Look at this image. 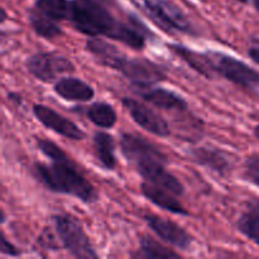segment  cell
I'll return each mask as SVG.
<instances>
[{"label":"cell","instance_id":"4","mask_svg":"<svg viewBox=\"0 0 259 259\" xmlns=\"http://www.w3.org/2000/svg\"><path fill=\"white\" fill-rule=\"evenodd\" d=\"M159 29L168 34L199 35L187 15L169 0H131Z\"/></svg>","mask_w":259,"mask_h":259},{"label":"cell","instance_id":"10","mask_svg":"<svg viewBox=\"0 0 259 259\" xmlns=\"http://www.w3.org/2000/svg\"><path fill=\"white\" fill-rule=\"evenodd\" d=\"M143 220L147 227L164 243L180 250H190L194 243V238L177 223L154 214H146Z\"/></svg>","mask_w":259,"mask_h":259},{"label":"cell","instance_id":"13","mask_svg":"<svg viewBox=\"0 0 259 259\" xmlns=\"http://www.w3.org/2000/svg\"><path fill=\"white\" fill-rule=\"evenodd\" d=\"M134 93L141 96L144 101L149 103L156 108L167 111H186L189 110L187 101L175 91L164 88H158L156 85L151 86H132Z\"/></svg>","mask_w":259,"mask_h":259},{"label":"cell","instance_id":"9","mask_svg":"<svg viewBox=\"0 0 259 259\" xmlns=\"http://www.w3.org/2000/svg\"><path fill=\"white\" fill-rule=\"evenodd\" d=\"M121 105L125 108L134 123L138 124L148 133L159 137V138H167L172 134V129L168 121L158 113H156L153 109L142 104L141 101L125 96L121 99Z\"/></svg>","mask_w":259,"mask_h":259},{"label":"cell","instance_id":"7","mask_svg":"<svg viewBox=\"0 0 259 259\" xmlns=\"http://www.w3.org/2000/svg\"><path fill=\"white\" fill-rule=\"evenodd\" d=\"M25 68L37 80L51 83L60 76L73 73L75 65L66 56L56 52H38L25 60Z\"/></svg>","mask_w":259,"mask_h":259},{"label":"cell","instance_id":"24","mask_svg":"<svg viewBox=\"0 0 259 259\" xmlns=\"http://www.w3.org/2000/svg\"><path fill=\"white\" fill-rule=\"evenodd\" d=\"M37 148L43 156L47 157L50 161H56V159H61L67 157L66 152L61 149L55 142L50 141V139H37Z\"/></svg>","mask_w":259,"mask_h":259},{"label":"cell","instance_id":"17","mask_svg":"<svg viewBox=\"0 0 259 259\" xmlns=\"http://www.w3.org/2000/svg\"><path fill=\"white\" fill-rule=\"evenodd\" d=\"M94 153L99 164L106 171H113L116 167L115 142L113 136L105 132H96L93 138Z\"/></svg>","mask_w":259,"mask_h":259},{"label":"cell","instance_id":"14","mask_svg":"<svg viewBox=\"0 0 259 259\" xmlns=\"http://www.w3.org/2000/svg\"><path fill=\"white\" fill-rule=\"evenodd\" d=\"M141 192L149 202H152L164 211H168L175 215H182V217H189L190 215L189 210L179 200V196L172 194L168 190L144 181L141 184Z\"/></svg>","mask_w":259,"mask_h":259},{"label":"cell","instance_id":"31","mask_svg":"<svg viewBox=\"0 0 259 259\" xmlns=\"http://www.w3.org/2000/svg\"><path fill=\"white\" fill-rule=\"evenodd\" d=\"M254 137L257 138V141L259 142V124L254 128Z\"/></svg>","mask_w":259,"mask_h":259},{"label":"cell","instance_id":"19","mask_svg":"<svg viewBox=\"0 0 259 259\" xmlns=\"http://www.w3.org/2000/svg\"><path fill=\"white\" fill-rule=\"evenodd\" d=\"M28 22H29L33 32L39 35L40 38H45V39H55V38L63 34V30L58 25V22L42 14L33 7L28 12Z\"/></svg>","mask_w":259,"mask_h":259},{"label":"cell","instance_id":"5","mask_svg":"<svg viewBox=\"0 0 259 259\" xmlns=\"http://www.w3.org/2000/svg\"><path fill=\"white\" fill-rule=\"evenodd\" d=\"M52 223L61 245L72 257L80 259L99 258V254L91 244L90 238L88 237L77 218L67 212H62L53 215Z\"/></svg>","mask_w":259,"mask_h":259},{"label":"cell","instance_id":"1","mask_svg":"<svg viewBox=\"0 0 259 259\" xmlns=\"http://www.w3.org/2000/svg\"><path fill=\"white\" fill-rule=\"evenodd\" d=\"M71 17L68 22L77 32L89 37H106L120 42L133 50L146 48L152 34L146 25L129 15L128 20L118 19L101 0H71Z\"/></svg>","mask_w":259,"mask_h":259},{"label":"cell","instance_id":"25","mask_svg":"<svg viewBox=\"0 0 259 259\" xmlns=\"http://www.w3.org/2000/svg\"><path fill=\"white\" fill-rule=\"evenodd\" d=\"M0 253L2 255H7V257H19L20 250L15 247L14 244L8 240V238L5 237L4 233H2V244H0Z\"/></svg>","mask_w":259,"mask_h":259},{"label":"cell","instance_id":"30","mask_svg":"<svg viewBox=\"0 0 259 259\" xmlns=\"http://www.w3.org/2000/svg\"><path fill=\"white\" fill-rule=\"evenodd\" d=\"M7 18H8L7 12H5V9L3 8V9H2V23H4L5 20H7Z\"/></svg>","mask_w":259,"mask_h":259},{"label":"cell","instance_id":"6","mask_svg":"<svg viewBox=\"0 0 259 259\" xmlns=\"http://www.w3.org/2000/svg\"><path fill=\"white\" fill-rule=\"evenodd\" d=\"M210 58L212 73L222 76L229 82L248 89V90H259V71L250 67L243 61L215 51H207Z\"/></svg>","mask_w":259,"mask_h":259},{"label":"cell","instance_id":"23","mask_svg":"<svg viewBox=\"0 0 259 259\" xmlns=\"http://www.w3.org/2000/svg\"><path fill=\"white\" fill-rule=\"evenodd\" d=\"M243 179L249 184L259 187V153L247 157L243 168Z\"/></svg>","mask_w":259,"mask_h":259},{"label":"cell","instance_id":"22","mask_svg":"<svg viewBox=\"0 0 259 259\" xmlns=\"http://www.w3.org/2000/svg\"><path fill=\"white\" fill-rule=\"evenodd\" d=\"M33 8L56 22H62V20H70L72 2L71 0H35Z\"/></svg>","mask_w":259,"mask_h":259},{"label":"cell","instance_id":"8","mask_svg":"<svg viewBox=\"0 0 259 259\" xmlns=\"http://www.w3.org/2000/svg\"><path fill=\"white\" fill-rule=\"evenodd\" d=\"M121 153L124 158L134 167H141L144 164L163 162L168 163V157L152 142L136 133H121L120 139Z\"/></svg>","mask_w":259,"mask_h":259},{"label":"cell","instance_id":"20","mask_svg":"<svg viewBox=\"0 0 259 259\" xmlns=\"http://www.w3.org/2000/svg\"><path fill=\"white\" fill-rule=\"evenodd\" d=\"M86 116L94 125L103 129H110L115 126L118 121V114L113 105L105 101H98L89 105L85 110Z\"/></svg>","mask_w":259,"mask_h":259},{"label":"cell","instance_id":"16","mask_svg":"<svg viewBox=\"0 0 259 259\" xmlns=\"http://www.w3.org/2000/svg\"><path fill=\"white\" fill-rule=\"evenodd\" d=\"M167 47L172 53H175L177 57L181 58L186 65L190 66V68L196 71L197 73H200V75L206 78H214V73H212L207 52H197V51L190 50L186 46L179 45V43H168Z\"/></svg>","mask_w":259,"mask_h":259},{"label":"cell","instance_id":"15","mask_svg":"<svg viewBox=\"0 0 259 259\" xmlns=\"http://www.w3.org/2000/svg\"><path fill=\"white\" fill-rule=\"evenodd\" d=\"M53 91L66 101H76V103H86L95 98V90L91 85L77 77L58 78L53 86Z\"/></svg>","mask_w":259,"mask_h":259},{"label":"cell","instance_id":"29","mask_svg":"<svg viewBox=\"0 0 259 259\" xmlns=\"http://www.w3.org/2000/svg\"><path fill=\"white\" fill-rule=\"evenodd\" d=\"M252 4L254 7V9L257 10V13L259 14V0H252Z\"/></svg>","mask_w":259,"mask_h":259},{"label":"cell","instance_id":"3","mask_svg":"<svg viewBox=\"0 0 259 259\" xmlns=\"http://www.w3.org/2000/svg\"><path fill=\"white\" fill-rule=\"evenodd\" d=\"M32 174L48 191L72 196L88 205L99 201L98 190L68 156L51 161L50 164L35 162L32 167Z\"/></svg>","mask_w":259,"mask_h":259},{"label":"cell","instance_id":"28","mask_svg":"<svg viewBox=\"0 0 259 259\" xmlns=\"http://www.w3.org/2000/svg\"><path fill=\"white\" fill-rule=\"evenodd\" d=\"M8 99H9L10 101H13V103L17 104V105H22V104H23L22 96H19L18 94L9 93V94H8Z\"/></svg>","mask_w":259,"mask_h":259},{"label":"cell","instance_id":"18","mask_svg":"<svg viewBox=\"0 0 259 259\" xmlns=\"http://www.w3.org/2000/svg\"><path fill=\"white\" fill-rule=\"evenodd\" d=\"M237 228L240 234L259 247V197L247 202V207L237 220Z\"/></svg>","mask_w":259,"mask_h":259},{"label":"cell","instance_id":"2","mask_svg":"<svg viewBox=\"0 0 259 259\" xmlns=\"http://www.w3.org/2000/svg\"><path fill=\"white\" fill-rule=\"evenodd\" d=\"M86 51L99 65L128 78L132 86H151L167 80V68L161 63L144 57L129 58L115 46L99 37H90L86 40Z\"/></svg>","mask_w":259,"mask_h":259},{"label":"cell","instance_id":"21","mask_svg":"<svg viewBox=\"0 0 259 259\" xmlns=\"http://www.w3.org/2000/svg\"><path fill=\"white\" fill-rule=\"evenodd\" d=\"M134 258L141 259H154V258H180L179 253L175 250L169 249V248L164 247L159 242H157L154 238L149 237V235H143L139 239V248L136 253L132 254Z\"/></svg>","mask_w":259,"mask_h":259},{"label":"cell","instance_id":"11","mask_svg":"<svg viewBox=\"0 0 259 259\" xmlns=\"http://www.w3.org/2000/svg\"><path fill=\"white\" fill-rule=\"evenodd\" d=\"M32 111L34 114L35 119L42 125L57 133L58 136L65 137V138L71 139V141H82V139L86 138L85 132L81 131L77 124L73 123L71 119L61 115L60 113H57L53 109L43 105V104H34Z\"/></svg>","mask_w":259,"mask_h":259},{"label":"cell","instance_id":"26","mask_svg":"<svg viewBox=\"0 0 259 259\" xmlns=\"http://www.w3.org/2000/svg\"><path fill=\"white\" fill-rule=\"evenodd\" d=\"M39 243H40V245L48 248V249L57 250V248H58V244L55 242L52 234H51L48 230H45V232L42 233V235L39 237Z\"/></svg>","mask_w":259,"mask_h":259},{"label":"cell","instance_id":"27","mask_svg":"<svg viewBox=\"0 0 259 259\" xmlns=\"http://www.w3.org/2000/svg\"><path fill=\"white\" fill-rule=\"evenodd\" d=\"M248 55L249 57L252 58L253 62H255L257 65H259V48L258 47H250L248 50Z\"/></svg>","mask_w":259,"mask_h":259},{"label":"cell","instance_id":"12","mask_svg":"<svg viewBox=\"0 0 259 259\" xmlns=\"http://www.w3.org/2000/svg\"><path fill=\"white\" fill-rule=\"evenodd\" d=\"M187 156L194 163L215 172L220 177H228L233 169L230 157L217 147H192L187 151Z\"/></svg>","mask_w":259,"mask_h":259},{"label":"cell","instance_id":"32","mask_svg":"<svg viewBox=\"0 0 259 259\" xmlns=\"http://www.w3.org/2000/svg\"><path fill=\"white\" fill-rule=\"evenodd\" d=\"M237 2L242 3V4H248V3H249V0H237Z\"/></svg>","mask_w":259,"mask_h":259}]
</instances>
